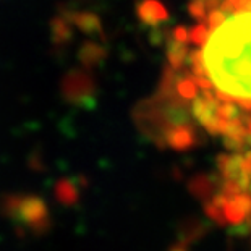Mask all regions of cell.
<instances>
[{
    "label": "cell",
    "mask_w": 251,
    "mask_h": 251,
    "mask_svg": "<svg viewBox=\"0 0 251 251\" xmlns=\"http://www.w3.org/2000/svg\"><path fill=\"white\" fill-rule=\"evenodd\" d=\"M174 88H175V91H177V94L180 96L181 99H185V100H195L196 99L198 84L191 78L180 76L177 81H175Z\"/></svg>",
    "instance_id": "cell-6"
},
{
    "label": "cell",
    "mask_w": 251,
    "mask_h": 251,
    "mask_svg": "<svg viewBox=\"0 0 251 251\" xmlns=\"http://www.w3.org/2000/svg\"><path fill=\"white\" fill-rule=\"evenodd\" d=\"M190 39L196 46H204L206 41H209V29L204 25H196L190 33Z\"/></svg>",
    "instance_id": "cell-9"
},
{
    "label": "cell",
    "mask_w": 251,
    "mask_h": 251,
    "mask_svg": "<svg viewBox=\"0 0 251 251\" xmlns=\"http://www.w3.org/2000/svg\"><path fill=\"white\" fill-rule=\"evenodd\" d=\"M251 214V196L247 193H238L230 196L224 206V217L230 224H240Z\"/></svg>",
    "instance_id": "cell-3"
},
{
    "label": "cell",
    "mask_w": 251,
    "mask_h": 251,
    "mask_svg": "<svg viewBox=\"0 0 251 251\" xmlns=\"http://www.w3.org/2000/svg\"><path fill=\"white\" fill-rule=\"evenodd\" d=\"M138 17L144 25L156 26L169 20V12L159 0H143L138 5Z\"/></svg>",
    "instance_id": "cell-4"
},
{
    "label": "cell",
    "mask_w": 251,
    "mask_h": 251,
    "mask_svg": "<svg viewBox=\"0 0 251 251\" xmlns=\"http://www.w3.org/2000/svg\"><path fill=\"white\" fill-rule=\"evenodd\" d=\"M172 39H175V41H178V42H185L190 39V34H188V31H186L183 26H178V28H175L174 31H172Z\"/></svg>",
    "instance_id": "cell-12"
},
{
    "label": "cell",
    "mask_w": 251,
    "mask_h": 251,
    "mask_svg": "<svg viewBox=\"0 0 251 251\" xmlns=\"http://www.w3.org/2000/svg\"><path fill=\"white\" fill-rule=\"evenodd\" d=\"M206 10H207V5H206L204 0H193V2L188 5L190 15L193 18H196V20H204Z\"/></svg>",
    "instance_id": "cell-11"
},
{
    "label": "cell",
    "mask_w": 251,
    "mask_h": 251,
    "mask_svg": "<svg viewBox=\"0 0 251 251\" xmlns=\"http://www.w3.org/2000/svg\"><path fill=\"white\" fill-rule=\"evenodd\" d=\"M230 18L226 12H222V10H212L209 13V18H207V25H209V29L211 31H216L217 28H221V26L226 23V21Z\"/></svg>",
    "instance_id": "cell-10"
},
{
    "label": "cell",
    "mask_w": 251,
    "mask_h": 251,
    "mask_svg": "<svg viewBox=\"0 0 251 251\" xmlns=\"http://www.w3.org/2000/svg\"><path fill=\"white\" fill-rule=\"evenodd\" d=\"M204 62L219 91L235 99H251V12L233 15L212 31Z\"/></svg>",
    "instance_id": "cell-1"
},
{
    "label": "cell",
    "mask_w": 251,
    "mask_h": 251,
    "mask_svg": "<svg viewBox=\"0 0 251 251\" xmlns=\"http://www.w3.org/2000/svg\"><path fill=\"white\" fill-rule=\"evenodd\" d=\"M250 191H251V186H250Z\"/></svg>",
    "instance_id": "cell-13"
},
{
    "label": "cell",
    "mask_w": 251,
    "mask_h": 251,
    "mask_svg": "<svg viewBox=\"0 0 251 251\" xmlns=\"http://www.w3.org/2000/svg\"><path fill=\"white\" fill-rule=\"evenodd\" d=\"M212 188H214V181L207 177H196L191 180V183H190L191 193L200 198H206L207 195H211Z\"/></svg>",
    "instance_id": "cell-7"
},
{
    "label": "cell",
    "mask_w": 251,
    "mask_h": 251,
    "mask_svg": "<svg viewBox=\"0 0 251 251\" xmlns=\"http://www.w3.org/2000/svg\"><path fill=\"white\" fill-rule=\"evenodd\" d=\"M188 57H190V50L183 42H178L175 39L167 42V60L170 62V67L172 68H175V70L181 68Z\"/></svg>",
    "instance_id": "cell-5"
},
{
    "label": "cell",
    "mask_w": 251,
    "mask_h": 251,
    "mask_svg": "<svg viewBox=\"0 0 251 251\" xmlns=\"http://www.w3.org/2000/svg\"><path fill=\"white\" fill-rule=\"evenodd\" d=\"M165 143L175 151H186V149L193 148L196 144V135L188 124L183 125H174L167 128L164 135Z\"/></svg>",
    "instance_id": "cell-2"
},
{
    "label": "cell",
    "mask_w": 251,
    "mask_h": 251,
    "mask_svg": "<svg viewBox=\"0 0 251 251\" xmlns=\"http://www.w3.org/2000/svg\"><path fill=\"white\" fill-rule=\"evenodd\" d=\"M217 114H219V117L221 119H224V120H235V119H238L240 117V112H238V109L235 107V105L232 104V102H219V107H217Z\"/></svg>",
    "instance_id": "cell-8"
}]
</instances>
